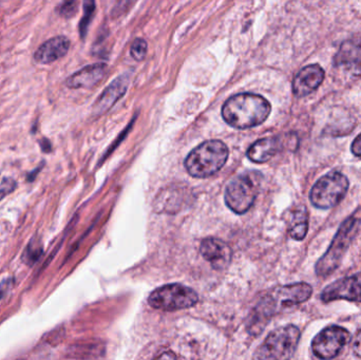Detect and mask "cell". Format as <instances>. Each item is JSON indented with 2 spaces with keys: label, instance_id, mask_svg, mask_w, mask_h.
<instances>
[{
  "label": "cell",
  "instance_id": "obj_1",
  "mask_svg": "<svg viewBox=\"0 0 361 360\" xmlns=\"http://www.w3.org/2000/svg\"><path fill=\"white\" fill-rule=\"evenodd\" d=\"M313 288L305 282L278 286L265 294L248 317V331L259 335L275 315L311 298Z\"/></svg>",
  "mask_w": 361,
  "mask_h": 360
},
{
  "label": "cell",
  "instance_id": "obj_2",
  "mask_svg": "<svg viewBox=\"0 0 361 360\" xmlns=\"http://www.w3.org/2000/svg\"><path fill=\"white\" fill-rule=\"evenodd\" d=\"M271 111L272 106L261 95L240 93L226 101L222 108V117L232 127L248 129L264 123Z\"/></svg>",
  "mask_w": 361,
  "mask_h": 360
},
{
  "label": "cell",
  "instance_id": "obj_3",
  "mask_svg": "<svg viewBox=\"0 0 361 360\" xmlns=\"http://www.w3.org/2000/svg\"><path fill=\"white\" fill-rule=\"evenodd\" d=\"M227 146L219 140H210L195 147L185 160V168L193 178H208L217 174L228 158Z\"/></svg>",
  "mask_w": 361,
  "mask_h": 360
},
{
  "label": "cell",
  "instance_id": "obj_4",
  "mask_svg": "<svg viewBox=\"0 0 361 360\" xmlns=\"http://www.w3.org/2000/svg\"><path fill=\"white\" fill-rule=\"evenodd\" d=\"M301 333L296 325H289L271 332L259 345L252 360H291L297 350Z\"/></svg>",
  "mask_w": 361,
  "mask_h": 360
},
{
  "label": "cell",
  "instance_id": "obj_5",
  "mask_svg": "<svg viewBox=\"0 0 361 360\" xmlns=\"http://www.w3.org/2000/svg\"><path fill=\"white\" fill-rule=\"evenodd\" d=\"M359 223V220L354 215H351L342 223L328 251L316 263L318 276H330L339 268L348 246L358 231Z\"/></svg>",
  "mask_w": 361,
  "mask_h": 360
},
{
  "label": "cell",
  "instance_id": "obj_6",
  "mask_svg": "<svg viewBox=\"0 0 361 360\" xmlns=\"http://www.w3.org/2000/svg\"><path fill=\"white\" fill-rule=\"evenodd\" d=\"M261 176L257 172H246L232 179L225 189V203L228 208L243 215L254 205L260 189Z\"/></svg>",
  "mask_w": 361,
  "mask_h": 360
},
{
  "label": "cell",
  "instance_id": "obj_7",
  "mask_svg": "<svg viewBox=\"0 0 361 360\" xmlns=\"http://www.w3.org/2000/svg\"><path fill=\"white\" fill-rule=\"evenodd\" d=\"M348 186V178L342 172L333 170L315 183L310 193V200L316 208H333L344 200Z\"/></svg>",
  "mask_w": 361,
  "mask_h": 360
},
{
  "label": "cell",
  "instance_id": "obj_8",
  "mask_svg": "<svg viewBox=\"0 0 361 360\" xmlns=\"http://www.w3.org/2000/svg\"><path fill=\"white\" fill-rule=\"evenodd\" d=\"M199 296L193 288L182 284H173L161 286L150 294L149 306L156 310L171 311L185 310L195 306Z\"/></svg>",
  "mask_w": 361,
  "mask_h": 360
},
{
  "label": "cell",
  "instance_id": "obj_9",
  "mask_svg": "<svg viewBox=\"0 0 361 360\" xmlns=\"http://www.w3.org/2000/svg\"><path fill=\"white\" fill-rule=\"evenodd\" d=\"M348 329L339 325H330L319 332L312 341V351L321 360H332L350 343Z\"/></svg>",
  "mask_w": 361,
  "mask_h": 360
},
{
  "label": "cell",
  "instance_id": "obj_10",
  "mask_svg": "<svg viewBox=\"0 0 361 360\" xmlns=\"http://www.w3.org/2000/svg\"><path fill=\"white\" fill-rule=\"evenodd\" d=\"M323 302L335 300L361 302V272L344 277L326 286L321 294Z\"/></svg>",
  "mask_w": 361,
  "mask_h": 360
},
{
  "label": "cell",
  "instance_id": "obj_11",
  "mask_svg": "<svg viewBox=\"0 0 361 360\" xmlns=\"http://www.w3.org/2000/svg\"><path fill=\"white\" fill-rule=\"evenodd\" d=\"M334 65L354 76H361V34L351 36L340 44Z\"/></svg>",
  "mask_w": 361,
  "mask_h": 360
},
{
  "label": "cell",
  "instance_id": "obj_12",
  "mask_svg": "<svg viewBox=\"0 0 361 360\" xmlns=\"http://www.w3.org/2000/svg\"><path fill=\"white\" fill-rule=\"evenodd\" d=\"M326 72L318 64L309 65L301 69L293 81V92L297 97H305L319 88Z\"/></svg>",
  "mask_w": 361,
  "mask_h": 360
},
{
  "label": "cell",
  "instance_id": "obj_13",
  "mask_svg": "<svg viewBox=\"0 0 361 360\" xmlns=\"http://www.w3.org/2000/svg\"><path fill=\"white\" fill-rule=\"evenodd\" d=\"M200 251L204 259L207 260L215 270H224L232 261V249L230 246L216 238L203 240Z\"/></svg>",
  "mask_w": 361,
  "mask_h": 360
},
{
  "label": "cell",
  "instance_id": "obj_14",
  "mask_svg": "<svg viewBox=\"0 0 361 360\" xmlns=\"http://www.w3.org/2000/svg\"><path fill=\"white\" fill-rule=\"evenodd\" d=\"M70 48V40L66 36H55L45 42L34 54V60L42 65L52 64L64 58Z\"/></svg>",
  "mask_w": 361,
  "mask_h": 360
},
{
  "label": "cell",
  "instance_id": "obj_15",
  "mask_svg": "<svg viewBox=\"0 0 361 360\" xmlns=\"http://www.w3.org/2000/svg\"><path fill=\"white\" fill-rule=\"evenodd\" d=\"M107 65L93 64L85 67L71 75L66 81L67 86L71 89L93 88L105 76Z\"/></svg>",
  "mask_w": 361,
  "mask_h": 360
},
{
  "label": "cell",
  "instance_id": "obj_16",
  "mask_svg": "<svg viewBox=\"0 0 361 360\" xmlns=\"http://www.w3.org/2000/svg\"><path fill=\"white\" fill-rule=\"evenodd\" d=\"M282 141L278 136H267L255 142L248 150V158L252 162L262 164L271 160L281 149Z\"/></svg>",
  "mask_w": 361,
  "mask_h": 360
},
{
  "label": "cell",
  "instance_id": "obj_17",
  "mask_svg": "<svg viewBox=\"0 0 361 360\" xmlns=\"http://www.w3.org/2000/svg\"><path fill=\"white\" fill-rule=\"evenodd\" d=\"M128 87V77L120 76L104 91L103 95L99 97L95 104V113L97 115H103L108 111L120 97L125 95Z\"/></svg>",
  "mask_w": 361,
  "mask_h": 360
},
{
  "label": "cell",
  "instance_id": "obj_18",
  "mask_svg": "<svg viewBox=\"0 0 361 360\" xmlns=\"http://www.w3.org/2000/svg\"><path fill=\"white\" fill-rule=\"evenodd\" d=\"M309 229V213L305 206H299L293 213L289 235L293 239L301 241L305 239Z\"/></svg>",
  "mask_w": 361,
  "mask_h": 360
},
{
  "label": "cell",
  "instance_id": "obj_19",
  "mask_svg": "<svg viewBox=\"0 0 361 360\" xmlns=\"http://www.w3.org/2000/svg\"><path fill=\"white\" fill-rule=\"evenodd\" d=\"M147 42H145L142 38L136 40L132 44L131 49H130V53H131L132 58L136 60H143L147 54Z\"/></svg>",
  "mask_w": 361,
  "mask_h": 360
},
{
  "label": "cell",
  "instance_id": "obj_20",
  "mask_svg": "<svg viewBox=\"0 0 361 360\" xmlns=\"http://www.w3.org/2000/svg\"><path fill=\"white\" fill-rule=\"evenodd\" d=\"M16 187H17V183L13 179L7 178V177L0 179V201L5 199L10 193H13Z\"/></svg>",
  "mask_w": 361,
  "mask_h": 360
},
{
  "label": "cell",
  "instance_id": "obj_21",
  "mask_svg": "<svg viewBox=\"0 0 361 360\" xmlns=\"http://www.w3.org/2000/svg\"><path fill=\"white\" fill-rule=\"evenodd\" d=\"M42 253V248H40V246L36 245L34 242H32V243L30 244V246L26 248V258H24V259L26 260L28 263H34V262L38 259V257H40V254Z\"/></svg>",
  "mask_w": 361,
  "mask_h": 360
},
{
  "label": "cell",
  "instance_id": "obj_22",
  "mask_svg": "<svg viewBox=\"0 0 361 360\" xmlns=\"http://www.w3.org/2000/svg\"><path fill=\"white\" fill-rule=\"evenodd\" d=\"M83 6H85V17L83 18L81 22V35H85L90 18H91L93 11H95V3H85Z\"/></svg>",
  "mask_w": 361,
  "mask_h": 360
},
{
  "label": "cell",
  "instance_id": "obj_23",
  "mask_svg": "<svg viewBox=\"0 0 361 360\" xmlns=\"http://www.w3.org/2000/svg\"><path fill=\"white\" fill-rule=\"evenodd\" d=\"M77 11V3L74 1H70V3H63L59 7V13L61 15L65 16V17L69 18L72 17Z\"/></svg>",
  "mask_w": 361,
  "mask_h": 360
},
{
  "label": "cell",
  "instance_id": "obj_24",
  "mask_svg": "<svg viewBox=\"0 0 361 360\" xmlns=\"http://www.w3.org/2000/svg\"><path fill=\"white\" fill-rule=\"evenodd\" d=\"M351 152L355 156L361 158V132L353 141L352 146H351Z\"/></svg>",
  "mask_w": 361,
  "mask_h": 360
},
{
  "label": "cell",
  "instance_id": "obj_25",
  "mask_svg": "<svg viewBox=\"0 0 361 360\" xmlns=\"http://www.w3.org/2000/svg\"><path fill=\"white\" fill-rule=\"evenodd\" d=\"M353 351L357 357L361 358V329H359L353 341Z\"/></svg>",
  "mask_w": 361,
  "mask_h": 360
},
{
  "label": "cell",
  "instance_id": "obj_26",
  "mask_svg": "<svg viewBox=\"0 0 361 360\" xmlns=\"http://www.w3.org/2000/svg\"><path fill=\"white\" fill-rule=\"evenodd\" d=\"M9 281L3 282V284H0V299L3 298V295H5L6 291L8 290V286H9Z\"/></svg>",
  "mask_w": 361,
  "mask_h": 360
}]
</instances>
